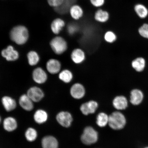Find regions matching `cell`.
Returning <instances> with one entry per match:
<instances>
[{
  "label": "cell",
  "instance_id": "6da1fadb",
  "mask_svg": "<svg viewBox=\"0 0 148 148\" xmlns=\"http://www.w3.org/2000/svg\"><path fill=\"white\" fill-rule=\"evenodd\" d=\"M10 38L12 41L17 45H23L26 43L28 40V30L24 26H16L13 28L10 31Z\"/></svg>",
  "mask_w": 148,
  "mask_h": 148
},
{
  "label": "cell",
  "instance_id": "7a4b0ae2",
  "mask_svg": "<svg viewBox=\"0 0 148 148\" xmlns=\"http://www.w3.org/2000/svg\"><path fill=\"white\" fill-rule=\"evenodd\" d=\"M108 124L111 128L114 130H120L124 128L126 125V118L122 113L116 111L109 116Z\"/></svg>",
  "mask_w": 148,
  "mask_h": 148
},
{
  "label": "cell",
  "instance_id": "3957f363",
  "mask_svg": "<svg viewBox=\"0 0 148 148\" xmlns=\"http://www.w3.org/2000/svg\"><path fill=\"white\" fill-rule=\"evenodd\" d=\"M50 45L56 54L60 55L63 53L67 49V42L62 37L57 36L51 40Z\"/></svg>",
  "mask_w": 148,
  "mask_h": 148
},
{
  "label": "cell",
  "instance_id": "277c9868",
  "mask_svg": "<svg viewBox=\"0 0 148 148\" xmlns=\"http://www.w3.org/2000/svg\"><path fill=\"white\" fill-rule=\"evenodd\" d=\"M98 139V133L95 129L91 127L84 129L81 136V140L83 143L86 145H91L97 142Z\"/></svg>",
  "mask_w": 148,
  "mask_h": 148
},
{
  "label": "cell",
  "instance_id": "5b68a950",
  "mask_svg": "<svg viewBox=\"0 0 148 148\" xmlns=\"http://www.w3.org/2000/svg\"><path fill=\"white\" fill-rule=\"evenodd\" d=\"M1 56L9 62H13L18 60L19 58L18 52L12 45H9L1 52Z\"/></svg>",
  "mask_w": 148,
  "mask_h": 148
},
{
  "label": "cell",
  "instance_id": "8992f818",
  "mask_svg": "<svg viewBox=\"0 0 148 148\" xmlns=\"http://www.w3.org/2000/svg\"><path fill=\"white\" fill-rule=\"evenodd\" d=\"M26 94L34 103L39 102L45 97L43 90L37 86L29 88L27 90Z\"/></svg>",
  "mask_w": 148,
  "mask_h": 148
},
{
  "label": "cell",
  "instance_id": "52a82bcc",
  "mask_svg": "<svg viewBox=\"0 0 148 148\" xmlns=\"http://www.w3.org/2000/svg\"><path fill=\"white\" fill-rule=\"evenodd\" d=\"M33 80L39 84H43L47 81L48 75L45 70L41 67H37L33 70L32 73Z\"/></svg>",
  "mask_w": 148,
  "mask_h": 148
},
{
  "label": "cell",
  "instance_id": "ba28073f",
  "mask_svg": "<svg viewBox=\"0 0 148 148\" xmlns=\"http://www.w3.org/2000/svg\"><path fill=\"white\" fill-rule=\"evenodd\" d=\"M58 123L62 126L68 127L71 125L73 118L69 112L62 111L59 112L56 116Z\"/></svg>",
  "mask_w": 148,
  "mask_h": 148
},
{
  "label": "cell",
  "instance_id": "9c48e42d",
  "mask_svg": "<svg viewBox=\"0 0 148 148\" xmlns=\"http://www.w3.org/2000/svg\"><path fill=\"white\" fill-rule=\"evenodd\" d=\"M70 94L74 99H81L84 97L86 90L82 84L76 83L70 88Z\"/></svg>",
  "mask_w": 148,
  "mask_h": 148
},
{
  "label": "cell",
  "instance_id": "30bf717a",
  "mask_svg": "<svg viewBox=\"0 0 148 148\" xmlns=\"http://www.w3.org/2000/svg\"><path fill=\"white\" fill-rule=\"evenodd\" d=\"M34 102L26 94L20 96L18 99V103L23 110L30 112L34 108Z\"/></svg>",
  "mask_w": 148,
  "mask_h": 148
},
{
  "label": "cell",
  "instance_id": "8fae6325",
  "mask_svg": "<svg viewBox=\"0 0 148 148\" xmlns=\"http://www.w3.org/2000/svg\"><path fill=\"white\" fill-rule=\"evenodd\" d=\"M61 64L58 60L55 59H51L46 63V69L49 73L52 75L59 73L60 71Z\"/></svg>",
  "mask_w": 148,
  "mask_h": 148
},
{
  "label": "cell",
  "instance_id": "7c38bea8",
  "mask_svg": "<svg viewBox=\"0 0 148 148\" xmlns=\"http://www.w3.org/2000/svg\"><path fill=\"white\" fill-rule=\"evenodd\" d=\"M98 103L94 101H90L81 105L80 110L85 115L94 113L98 107Z\"/></svg>",
  "mask_w": 148,
  "mask_h": 148
},
{
  "label": "cell",
  "instance_id": "4fadbf2b",
  "mask_svg": "<svg viewBox=\"0 0 148 148\" xmlns=\"http://www.w3.org/2000/svg\"><path fill=\"white\" fill-rule=\"evenodd\" d=\"M1 102L3 108L7 112L14 110L17 106L15 100L9 96H3L1 99Z\"/></svg>",
  "mask_w": 148,
  "mask_h": 148
},
{
  "label": "cell",
  "instance_id": "5bb4252c",
  "mask_svg": "<svg viewBox=\"0 0 148 148\" xmlns=\"http://www.w3.org/2000/svg\"><path fill=\"white\" fill-rule=\"evenodd\" d=\"M18 126L17 121L15 118L12 116H8L3 120V128L7 132H13L17 128Z\"/></svg>",
  "mask_w": 148,
  "mask_h": 148
},
{
  "label": "cell",
  "instance_id": "9a60e30c",
  "mask_svg": "<svg viewBox=\"0 0 148 148\" xmlns=\"http://www.w3.org/2000/svg\"><path fill=\"white\" fill-rule=\"evenodd\" d=\"M41 145L42 148H58L59 144L55 137L46 136L42 138Z\"/></svg>",
  "mask_w": 148,
  "mask_h": 148
},
{
  "label": "cell",
  "instance_id": "2e32d148",
  "mask_svg": "<svg viewBox=\"0 0 148 148\" xmlns=\"http://www.w3.org/2000/svg\"><path fill=\"white\" fill-rule=\"evenodd\" d=\"M49 115L47 112L41 109L37 110L33 115V119L35 122L40 125L46 123L47 121Z\"/></svg>",
  "mask_w": 148,
  "mask_h": 148
},
{
  "label": "cell",
  "instance_id": "e0dca14e",
  "mask_svg": "<svg viewBox=\"0 0 148 148\" xmlns=\"http://www.w3.org/2000/svg\"><path fill=\"white\" fill-rule=\"evenodd\" d=\"M112 104L116 110H125L128 106V101L124 96H117L113 100Z\"/></svg>",
  "mask_w": 148,
  "mask_h": 148
},
{
  "label": "cell",
  "instance_id": "ac0fdd59",
  "mask_svg": "<svg viewBox=\"0 0 148 148\" xmlns=\"http://www.w3.org/2000/svg\"><path fill=\"white\" fill-rule=\"evenodd\" d=\"M77 0H64L60 6L54 8L56 12L59 14H64L67 13L72 5L75 4Z\"/></svg>",
  "mask_w": 148,
  "mask_h": 148
},
{
  "label": "cell",
  "instance_id": "d6986e66",
  "mask_svg": "<svg viewBox=\"0 0 148 148\" xmlns=\"http://www.w3.org/2000/svg\"><path fill=\"white\" fill-rule=\"evenodd\" d=\"M71 56L72 60L76 64L81 63L84 62L86 58L84 52L80 49H74Z\"/></svg>",
  "mask_w": 148,
  "mask_h": 148
},
{
  "label": "cell",
  "instance_id": "ffe728a7",
  "mask_svg": "<svg viewBox=\"0 0 148 148\" xmlns=\"http://www.w3.org/2000/svg\"><path fill=\"white\" fill-rule=\"evenodd\" d=\"M143 99V95L140 90H133L131 92L130 103L134 106H137L142 103Z\"/></svg>",
  "mask_w": 148,
  "mask_h": 148
},
{
  "label": "cell",
  "instance_id": "44dd1931",
  "mask_svg": "<svg viewBox=\"0 0 148 148\" xmlns=\"http://www.w3.org/2000/svg\"><path fill=\"white\" fill-rule=\"evenodd\" d=\"M65 25V23L63 20L60 18H56L51 23V31L54 34L58 35L62 30Z\"/></svg>",
  "mask_w": 148,
  "mask_h": 148
},
{
  "label": "cell",
  "instance_id": "7402d4cb",
  "mask_svg": "<svg viewBox=\"0 0 148 148\" xmlns=\"http://www.w3.org/2000/svg\"><path fill=\"white\" fill-rule=\"evenodd\" d=\"M69 12L72 18L75 20L79 19L82 17L83 14L82 8L79 5L76 4L72 5Z\"/></svg>",
  "mask_w": 148,
  "mask_h": 148
},
{
  "label": "cell",
  "instance_id": "603a6c76",
  "mask_svg": "<svg viewBox=\"0 0 148 148\" xmlns=\"http://www.w3.org/2000/svg\"><path fill=\"white\" fill-rule=\"evenodd\" d=\"M28 63L29 66H36L39 62L40 57L38 53L34 51H31L29 52L27 54Z\"/></svg>",
  "mask_w": 148,
  "mask_h": 148
},
{
  "label": "cell",
  "instance_id": "cb8c5ba5",
  "mask_svg": "<svg viewBox=\"0 0 148 148\" xmlns=\"http://www.w3.org/2000/svg\"><path fill=\"white\" fill-rule=\"evenodd\" d=\"M110 18V14L106 11L99 9L96 12L94 18L96 21L101 23H105L108 21Z\"/></svg>",
  "mask_w": 148,
  "mask_h": 148
},
{
  "label": "cell",
  "instance_id": "d4e9b609",
  "mask_svg": "<svg viewBox=\"0 0 148 148\" xmlns=\"http://www.w3.org/2000/svg\"><path fill=\"white\" fill-rule=\"evenodd\" d=\"M58 77L61 81L65 83H69L73 79V75L72 72L68 69H64L59 73Z\"/></svg>",
  "mask_w": 148,
  "mask_h": 148
},
{
  "label": "cell",
  "instance_id": "484cf974",
  "mask_svg": "<svg viewBox=\"0 0 148 148\" xmlns=\"http://www.w3.org/2000/svg\"><path fill=\"white\" fill-rule=\"evenodd\" d=\"M38 136V132L33 127H29L25 131V137L27 141L30 142H34L36 140Z\"/></svg>",
  "mask_w": 148,
  "mask_h": 148
},
{
  "label": "cell",
  "instance_id": "4316f807",
  "mask_svg": "<svg viewBox=\"0 0 148 148\" xmlns=\"http://www.w3.org/2000/svg\"><path fill=\"white\" fill-rule=\"evenodd\" d=\"M109 116L104 112L100 113L97 116V123L99 126L103 127L108 123Z\"/></svg>",
  "mask_w": 148,
  "mask_h": 148
},
{
  "label": "cell",
  "instance_id": "83f0119b",
  "mask_svg": "<svg viewBox=\"0 0 148 148\" xmlns=\"http://www.w3.org/2000/svg\"><path fill=\"white\" fill-rule=\"evenodd\" d=\"M145 60L142 58H138L132 62V67L138 72H141L143 70L145 66Z\"/></svg>",
  "mask_w": 148,
  "mask_h": 148
},
{
  "label": "cell",
  "instance_id": "f1b7e54d",
  "mask_svg": "<svg viewBox=\"0 0 148 148\" xmlns=\"http://www.w3.org/2000/svg\"><path fill=\"white\" fill-rule=\"evenodd\" d=\"M134 9L135 12L139 17L142 18H145L148 14V10L142 4H138L136 5Z\"/></svg>",
  "mask_w": 148,
  "mask_h": 148
},
{
  "label": "cell",
  "instance_id": "f546056e",
  "mask_svg": "<svg viewBox=\"0 0 148 148\" xmlns=\"http://www.w3.org/2000/svg\"><path fill=\"white\" fill-rule=\"evenodd\" d=\"M104 39L106 42L112 43L115 42L116 39V35L112 31H107L104 35Z\"/></svg>",
  "mask_w": 148,
  "mask_h": 148
},
{
  "label": "cell",
  "instance_id": "4dcf8cb0",
  "mask_svg": "<svg viewBox=\"0 0 148 148\" xmlns=\"http://www.w3.org/2000/svg\"><path fill=\"white\" fill-rule=\"evenodd\" d=\"M139 34L144 38H148V24H145L138 29Z\"/></svg>",
  "mask_w": 148,
  "mask_h": 148
},
{
  "label": "cell",
  "instance_id": "1f68e13d",
  "mask_svg": "<svg viewBox=\"0 0 148 148\" xmlns=\"http://www.w3.org/2000/svg\"><path fill=\"white\" fill-rule=\"evenodd\" d=\"M49 5L55 8L62 5L64 0H47Z\"/></svg>",
  "mask_w": 148,
  "mask_h": 148
},
{
  "label": "cell",
  "instance_id": "d6a6232c",
  "mask_svg": "<svg viewBox=\"0 0 148 148\" xmlns=\"http://www.w3.org/2000/svg\"><path fill=\"white\" fill-rule=\"evenodd\" d=\"M68 30L70 34H73L78 30V27L75 24H71L68 26Z\"/></svg>",
  "mask_w": 148,
  "mask_h": 148
},
{
  "label": "cell",
  "instance_id": "836d02e7",
  "mask_svg": "<svg viewBox=\"0 0 148 148\" xmlns=\"http://www.w3.org/2000/svg\"><path fill=\"white\" fill-rule=\"evenodd\" d=\"M90 2L94 7H101L104 5L105 0H90Z\"/></svg>",
  "mask_w": 148,
  "mask_h": 148
},
{
  "label": "cell",
  "instance_id": "e575fe53",
  "mask_svg": "<svg viewBox=\"0 0 148 148\" xmlns=\"http://www.w3.org/2000/svg\"><path fill=\"white\" fill-rule=\"evenodd\" d=\"M1 116H0V124L1 123Z\"/></svg>",
  "mask_w": 148,
  "mask_h": 148
},
{
  "label": "cell",
  "instance_id": "d590c367",
  "mask_svg": "<svg viewBox=\"0 0 148 148\" xmlns=\"http://www.w3.org/2000/svg\"><path fill=\"white\" fill-rule=\"evenodd\" d=\"M143 148H148V146H146V147H144Z\"/></svg>",
  "mask_w": 148,
  "mask_h": 148
}]
</instances>
